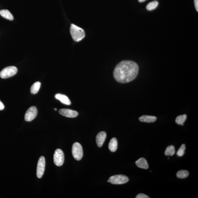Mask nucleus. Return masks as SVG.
Wrapping results in <instances>:
<instances>
[{"label": "nucleus", "mask_w": 198, "mask_h": 198, "mask_svg": "<svg viewBox=\"0 0 198 198\" xmlns=\"http://www.w3.org/2000/svg\"><path fill=\"white\" fill-rule=\"evenodd\" d=\"M138 71L139 67L137 63L132 60H123L116 67L113 76L118 82L126 83L134 80Z\"/></svg>", "instance_id": "obj_1"}, {"label": "nucleus", "mask_w": 198, "mask_h": 198, "mask_svg": "<svg viewBox=\"0 0 198 198\" xmlns=\"http://www.w3.org/2000/svg\"><path fill=\"white\" fill-rule=\"evenodd\" d=\"M70 31L72 38L75 42H79L85 36L84 30L75 24H71Z\"/></svg>", "instance_id": "obj_2"}, {"label": "nucleus", "mask_w": 198, "mask_h": 198, "mask_svg": "<svg viewBox=\"0 0 198 198\" xmlns=\"http://www.w3.org/2000/svg\"><path fill=\"white\" fill-rule=\"evenodd\" d=\"M129 181L126 176L123 175H117L111 176L109 179V182L115 185H121L126 183Z\"/></svg>", "instance_id": "obj_3"}, {"label": "nucleus", "mask_w": 198, "mask_h": 198, "mask_svg": "<svg viewBox=\"0 0 198 198\" xmlns=\"http://www.w3.org/2000/svg\"><path fill=\"white\" fill-rule=\"evenodd\" d=\"M17 72V69L14 66H9L4 68L0 72V77L6 79L14 76Z\"/></svg>", "instance_id": "obj_4"}, {"label": "nucleus", "mask_w": 198, "mask_h": 198, "mask_svg": "<svg viewBox=\"0 0 198 198\" xmlns=\"http://www.w3.org/2000/svg\"><path fill=\"white\" fill-rule=\"evenodd\" d=\"M72 154L74 159L79 161L83 156V150L82 146L78 142L74 143L72 147Z\"/></svg>", "instance_id": "obj_5"}, {"label": "nucleus", "mask_w": 198, "mask_h": 198, "mask_svg": "<svg viewBox=\"0 0 198 198\" xmlns=\"http://www.w3.org/2000/svg\"><path fill=\"white\" fill-rule=\"evenodd\" d=\"M54 162L58 166H62L64 161V155L63 151L60 149L56 150L54 155Z\"/></svg>", "instance_id": "obj_6"}, {"label": "nucleus", "mask_w": 198, "mask_h": 198, "mask_svg": "<svg viewBox=\"0 0 198 198\" xmlns=\"http://www.w3.org/2000/svg\"><path fill=\"white\" fill-rule=\"evenodd\" d=\"M45 160L43 156H41L38 160L37 165L36 175L38 178H41L43 175L45 168Z\"/></svg>", "instance_id": "obj_7"}, {"label": "nucleus", "mask_w": 198, "mask_h": 198, "mask_svg": "<svg viewBox=\"0 0 198 198\" xmlns=\"http://www.w3.org/2000/svg\"><path fill=\"white\" fill-rule=\"evenodd\" d=\"M38 110L35 106L30 107L27 110L25 115V120L27 122H31L36 117Z\"/></svg>", "instance_id": "obj_8"}, {"label": "nucleus", "mask_w": 198, "mask_h": 198, "mask_svg": "<svg viewBox=\"0 0 198 198\" xmlns=\"http://www.w3.org/2000/svg\"><path fill=\"white\" fill-rule=\"evenodd\" d=\"M59 113L66 117L74 118L78 115V113L76 111L67 109H61L59 111Z\"/></svg>", "instance_id": "obj_9"}, {"label": "nucleus", "mask_w": 198, "mask_h": 198, "mask_svg": "<svg viewBox=\"0 0 198 198\" xmlns=\"http://www.w3.org/2000/svg\"><path fill=\"white\" fill-rule=\"evenodd\" d=\"M107 137V134L105 132H100L96 137V143L98 146L101 147L104 144Z\"/></svg>", "instance_id": "obj_10"}, {"label": "nucleus", "mask_w": 198, "mask_h": 198, "mask_svg": "<svg viewBox=\"0 0 198 198\" xmlns=\"http://www.w3.org/2000/svg\"><path fill=\"white\" fill-rule=\"evenodd\" d=\"M55 98L59 100L63 104L66 105H70L71 102L69 98L67 96L61 94H57L55 96Z\"/></svg>", "instance_id": "obj_11"}, {"label": "nucleus", "mask_w": 198, "mask_h": 198, "mask_svg": "<svg viewBox=\"0 0 198 198\" xmlns=\"http://www.w3.org/2000/svg\"><path fill=\"white\" fill-rule=\"evenodd\" d=\"M135 164L137 167L140 168L147 169L148 168V166L146 160L144 158H141L135 162Z\"/></svg>", "instance_id": "obj_12"}, {"label": "nucleus", "mask_w": 198, "mask_h": 198, "mask_svg": "<svg viewBox=\"0 0 198 198\" xmlns=\"http://www.w3.org/2000/svg\"><path fill=\"white\" fill-rule=\"evenodd\" d=\"M139 119L141 122L153 123L156 120L157 118L152 116L143 115L140 117Z\"/></svg>", "instance_id": "obj_13"}, {"label": "nucleus", "mask_w": 198, "mask_h": 198, "mask_svg": "<svg viewBox=\"0 0 198 198\" xmlns=\"http://www.w3.org/2000/svg\"><path fill=\"white\" fill-rule=\"evenodd\" d=\"M118 148L117 140L115 138H113L111 140L109 144V148L112 152H115Z\"/></svg>", "instance_id": "obj_14"}, {"label": "nucleus", "mask_w": 198, "mask_h": 198, "mask_svg": "<svg viewBox=\"0 0 198 198\" xmlns=\"http://www.w3.org/2000/svg\"><path fill=\"white\" fill-rule=\"evenodd\" d=\"M0 15L4 18L10 20H13L14 19L13 15L8 10H2L0 11Z\"/></svg>", "instance_id": "obj_15"}, {"label": "nucleus", "mask_w": 198, "mask_h": 198, "mask_svg": "<svg viewBox=\"0 0 198 198\" xmlns=\"http://www.w3.org/2000/svg\"><path fill=\"white\" fill-rule=\"evenodd\" d=\"M41 86V82H35L31 88L30 91H31V93L33 94H36L39 91Z\"/></svg>", "instance_id": "obj_16"}, {"label": "nucleus", "mask_w": 198, "mask_h": 198, "mask_svg": "<svg viewBox=\"0 0 198 198\" xmlns=\"http://www.w3.org/2000/svg\"><path fill=\"white\" fill-rule=\"evenodd\" d=\"M187 119V115L186 114L183 115L179 116L175 120L176 123L177 124L184 125V122Z\"/></svg>", "instance_id": "obj_17"}, {"label": "nucleus", "mask_w": 198, "mask_h": 198, "mask_svg": "<svg viewBox=\"0 0 198 198\" xmlns=\"http://www.w3.org/2000/svg\"><path fill=\"white\" fill-rule=\"evenodd\" d=\"M159 5V2L157 1H155L149 3L146 6V9L148 10H153L157 7Z\"/></svg>", "instance_id": "obj_18"}, {"label": "nucleus", "mask_w": 198, "mask_h": 198, "mask_svg": "<svg viewBox=\"0 0 198 198\" xmlns=\"http://www.w3.org/2000/svg\"><path fill=\"white\" fill-rule=\"evenodd\" d=\"M176 175L178 178L184 179L188 177L189 175V173L186 170H181L178 171Z\"/></svg>", "instance_id": "obj_19"}, {"label": "nucleus", "mask_w": 198, "mask_h": 198, "mask_svg": "<svg viewBox=\"0 0 198 198\" xmlns=\"http://www.w3.org/2000/svg\"><path fill=\"white\" fill-rule=\"evenodd\" d=\"M175 153V148L173 145H170L167 147L165 152V155L166 156H172Z\"/></svg>", "instance_id": "obj_20"}, {"label": "nucleus", "mask_w": 198, "mask_h": 198, "mask_svg": "<svg viewBox=\"0 0 198 198\" xmlns=\"http://www.w3.org/2000/svg\"><path fill=\"white\" fill-rule=\"evenodd\" d=\"M186 147L185 144H183L179 149L178 152H177V156L179 157H181L183 156L185 154V151Z\"/></svg>", "instance_id": "obj_21"}, {"label": "nucleus", "mask_w": 198, "mask_h": 198, "mask_svg": "<svg viewBox=\"0 0 198 198\" xmlns=\"http://www.w3.org/2000/svg\"><path fill=\"white\" fill-rule=\"evenodd\" d=\"M149 197L147 195L143 193L139 194L136 197V198H149Z\"/></svg>", "instance_id": "obj_22"}, {"label": "nucleus", "mask_w": 198, "mask_h": 198, "mask_svg": "<svg viewBox=\"0 0 198 198\" xmlns=\"http://www.w3.org/2000/svg\"><path fill=\"white\" fill-rule=\"evenodd\" d=\"M194 3L195 8L197 12H198V0H194Z\"/></svg>", "instance_id": "obj_23"}, {"label": "nucleus", "mask_w": 198, "mask_h": 198, "mask_svg": "<svg viewBox=\"0 0 198 198\" xmlns=\"http://www.w3.org/2000/svg\"><path fill=\"white\" fill-rule=\"evenodd\" d=\"M4 108H5V106H4L3 103L0 101V111L3 110Z\"/></svg>", "instance_id": "obj_24"}, {"label": "nucleus", "mask_w": 198, "mask_h": 198, "mask_svg": "<svg viewBox=\"0 0 198 198\" xmlns=\"http://www.w3.org/2000/svg\"><path fill=\"white\" fill-rule=\"evenodd\" d=\"M146 1V0H138L139 2H145Z\"/></svg>", "instance_id": "obj_25"}, {"label": "nucleus", "mask_w": 198, "mask_h": 198, "mask_svg": "<svg viewBox=\"0 0 198 198\" xmlns=\"http://www.w3.org/2000/svg\"><path fill=\"white\" fill-rule=\"evenodd\" d=\"M54 110H55V111H56V110H57V109H56V108H55V109H54Z\"/></svg>", "instance_id": "obj_26"}]
</instances>
